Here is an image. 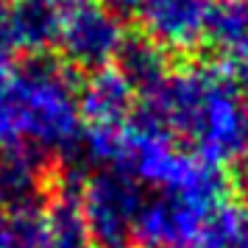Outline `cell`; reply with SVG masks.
I'll list each match as a JSON object with an SVG mask.
<instances>
[{"label": "cell", "mask_w": 248, "mask_h": 248, "mask_svg": "<svg viewBox=\"0 0 248 248\" xmlns=\"http://www.w3.org/2000/svg\"><path fill=\"white\" fill-rule=\"evenodd\" d=\"M173 117L209 165H248V101L234 78L192 73L181 81Z\"/></svg>", "instance_id": "cell-1"}, {"label": "cell", "mask_w": 248, "mask_h": 248, "mask_svg": "<svg viewBox=\"0 0 248 248\" xmlns=\"http://www.w3.org/2000/svg\"><path fill=\"white\" fill-rule=\"evenodd\" d=\"M209 34L237 87L248 92V0H223L212 12Z\"/></svg>", "instance_id": "cell-2"}, {"label": "cell", "mask_w": 248, "mask_h": 248, "mask_svg": "<svg viewBox=\"0 0 248 248\" xmlns=\"http://www.w3.org/2000/svg\"><path fill=\"white\" fill-rule=\"evenodd\" d=\"M45 234H47V248H92L87 217L70 203H62L50 212Z\"/></svg>", "instance_id": "cell-3"}, {"label": "cell", "mask_w": 248, "mask_h": 248, "mask_svg": "<svg viewBox=\"0 0 248 248\" xmlns=\"http://www.w3.org/2000/svg\"><path fill=\"white\" fill-rule=\"evenodd\" d=\"M237 212V248H248V201L234 203Z\"/></svg>", "instance_id": "cell-4"}, {"label": "cell", "mask_w": 248, "mask_h": 248, "mask_svg": "<svg viewBox=\"0 0 248 248\" xmlns=\"http://www.w3.org/2000/svg\"><path fill=\"white\" fill-rule=\"evenodd\" d=\"M9 246H12V226L0 217V248H9Z\"/></svg>", "instance_id": "cell-5"}, {"label": "cell", "mask_w": 248, "mask_h": 248, "mask_svg": "<svg viewBox=\"0 0 248 248\" xmlns=\"http://www.w3.org/2000/svg\"><path fill=\"white\" fill-rule=\"evenodd\" d=\"M162 248H190V246H162Z\"/></svg>", "instance_id": "cell-6"}, {"label": "cell", "mask_w": 248, "mask_h": 248, "mask_svg": "<svg viewBox=\"0 0 248 248\" xmlns=\"http://www.w3.org/2000/svg\"><path fill=\"white\" fill-rule=\"evenodd\" d=\"M125 248H128V246H125Z\"/></svg>", "instance_id": "cell-7"}]
</instances>
